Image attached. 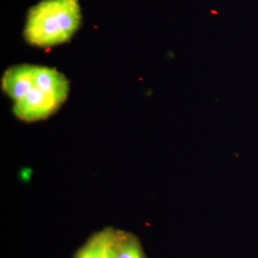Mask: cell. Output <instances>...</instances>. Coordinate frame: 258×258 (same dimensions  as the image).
<instances>
[{
    "label": "cell",
    "mask_w": 258,
    "mask_h": 258,
    "mask_svg": "<svg viewBox=\"0 0 258 258\" xmlns=\"http://www.w3.org/2000/svg\"><path fill=\"white\" fill-rule=\"evenodd\" d=\"M81 18L79 0H42L29 11L25 40L44 48L63 44L78 31Z\"/></svg>",
    "instance_id": "1"
},
{
    "label": "cell",
    "mask_w": 258,
    "mask_h": 258,
    "mask_svg": "<svg viewBox=\"0 0 258 258\" xmlns=\"http://www.w3.org/2000/svg\"><path fill=\"white\" fill-rule=\"evenodd\" d=\"M66 100L37 82L35 74V85L23 98L14 102L13 111L19 119L37 121L53 114Z\"/></svg>",
    "instance_id": "2"
},
{
    "label": "cell",
    "mask_w": 258,
    "mask_h": 258,
    "mask_svg": "<svg viewBox=\"0 0 258 258\" xmlns=\"http://www.w3.org/2000/svg\"><path fill=\"white\" fill-rule=\"evenodd\" d=\"M35 66L18 64L5 71L2 79L3 91L13 101L23 98L35 85Z\"/></svg>",
    "instance_id": "3"
},
{
    "label": "cell",
    "mask_w": 258,
    "mask_h": 258,
    "mask_svg": "<svg viewBox=\"0 0 258 258\" xmlns=\"http://www.w3.org/2000/svg\"><path fill=\"white\" fill-rule=\"evenodd\" d=\"M107 258H147L140 241L135 235L109 229L106 244Z\"/></svg>",
    "instance_id": "4"
},
{
    "label": "cell",
    "mask_w": 258,
    "mask_h": 258,
    "mask_svg": "<svg viewBox=\"0 0 258 258\" xmlns=\"http://www.w3.org/2000/svg\"><path fill=\"white\" fill-rule=\"evenodd\" d=\"M109 229L95 234L80 248L74 258H106V244Z\"/></svg>",
    "instance_id": "5"
}]
</instances>
